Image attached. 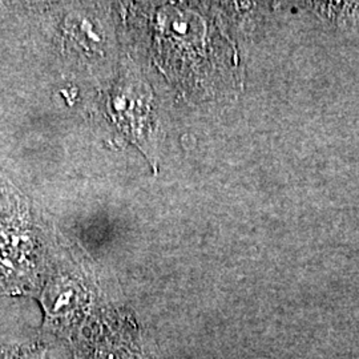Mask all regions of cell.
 Returning <instances> with one entry per match:
<instances>
[{
	"label": "cell",
	"instance_id": "obj_1",
	"mask_svg": "<svg viewBox=\"0 0 359 359\" xmlns=\"http://www.w3.org/2000/svg\"><path fill=\"white\" fill-rule=\"evenodd\" d=\"M84 304L86 297H83L76 283L65 277L55 280L43 297L44 330L60 335L74 334Z\"/></svg>",
	"mask_w": 359,
	"mask_h": 359
},
{
	"label": "cell",
	"instance_id": "obj_2",
	"mask_svg": "<svg viewBox=\"0 0 359 359\" xmlns=\"http://www.w3.org/2000/svg\"><path fill=\"white\" fill-rule=\"evenodd\" d=\"M19 359H46V351L41 346L26 347L20 350Z\"/></svg>",
	"mask_w": 359,
	"mask_h": 359
},
{
	"label": "cell",
	"instance_id": "obj_3",
	"mask_svg": "<svg viewBox=\"0 0 359 359\" xmlns=\"http://www.w3.org/2000/svg\"><path fill=\"white\" fill-rule=\"evenodd\" d=\"M20 350L19 347H3L0 348V359H19L20 355Z\"/></svg>",
	"mask_w": 359,
	"mask_h": 359
},
{
	"label": "cell",
	"instance_id": "obj_4",
	"mask_svg": "<svg viewBox=\"0 0 359 359\" xmlns=\"http://www.w3.org/2000/svg\"><path fill=\"white\" fill-rule=\"evenodd\" d=\"M74 359H93L90 354V351L84 346H80L75 344L74 348Z\"/></svg>",
	"mask_w": 359,
	"mask_h": 359
}]
</instances>
